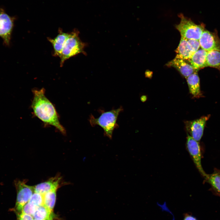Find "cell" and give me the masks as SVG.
I'll return each mask as SVG.
<instances>
[{
  "mask_svg": "<svg viewBox=\"0 0 220 220\" xmlns=\"http://www.w3.org/2000/svg\"><path fill=\"white\" fill-rule=\"evenodd\" d=\"M33 93L31 106L34 115L44 123L54 127L65 134V130L60 123L55 107L46 96L44 89H34Z\"/></svg>",
  "mask_w": 220,
  "mask_h": 220,
  "instance_id": "obj_1",
  "label": "cell"
},
{
  "mask_svg": "<svg viewBox=\"0 0 220 220\" xmlns=\"http://www.w3.org/2000/svg\"><path fill=\"white\" fill-rule=\"evenodd\" d=\"M123 110L122 106L116 109L105 112L100 110L101 115L97 118H95L92 114L90 116L89 121L92 127L97 125L101 127L104 130V135L112 139L114 130L119 127L116 123L119 113Z\"/></svg>",
  "mask_w": 220,
  "mask_h": 220,
  "instance_id": "obj_2",
  "label": "cell"
},
{
  "mask_svg": "<svg viewBox=\"0 0 220 220\" xmlns=\"http://www.w3.org/2000/svg\"><path fill=\"white\" fill-rule=\"evenodd\" d=\"M85 43L82 42L79 37V32L74 30L69 33L66 40L60 56V66H63L65 61L80 53H84Z\"/></svg>",
  "mask_w": 220,
  "mask_h": 220,
  "instance_id": "obj_3",
  "label": "cell"
},
{
  "mask_svg": "<svg viewBox=\"0 0 220 220\" xmlns=\"http://www.w3.org/2000/svg\"><path fill=\"white\" fill-rule=\"evenodd\" d=\"M179 16L181 20L175 27L180 33L181 36L187 39L199 40L205 30L204 25L196 24L182 14H180Z\"/></svg>",
  "mask_w": 220,
  "mask_h": 220,
  "instance_id": "obj_4",
  "label": "cell"
},
{
  "mask_svg": "<svg viewBox=\"0 0 220 220\" xmlns=\"http://www.w3.org/2000/svg\"><path fill=\"white\" fill-rule=\"evenodd\" d=\"M15 185L17 197L14 211L16 214L20 213L24 206L29 201L34 193V186L27 185L25 181L17 180Z\"/></svg>",
  "mask_w": 220,
  "mask_h": 220,
  "instance_id": "obj_5",
  "label": "cell"
},
{
  "mask_svg": "<svg viewBox=\"0 0 220 220\" xmlns=\"http://www.w3.org/2000/svg\"><path fill=\"white\" fill-rule=\"evenodd\" d=\"M16 20V17L10 16L3 8H0V37L7 46L10 44Z\"/></svg>",
  "mask_w": 220,
  "mask_h": 220,
  "instance_id": "obj_6",
  "label": "cell"
},
{
  "mask_svg": "<svg viewBox=\"0 0 220 220\" xmlns=\"http://www.w3.org/2000/svg\"><path fill=\"white\" fill-rule=\"evenodd\" d=\"M210 116V115H209L196 120L185 122L186 129L188 134L199 142L203 135L206 123Z\"/></svg>",
  "mask_w": 220,
  "mask_h": 220,
  "instance_id": "obj_7",
  "label": "cell"
},
{
  "mask_svg": "<svg viewBox=\"0 0 220 220\" xmlns=\"http://www.w3.org/2000/svg\"><path fill=\"white\" fill-rule=\"evenodd\" d=\"M186 146L196 167L200 174L204 178L206 177L207 174L205 172L202 167L201 163V152L199 142L196 141L188 134Z\"/></svg>",
  "mask_w": 220,
  "mask_h": 220,
  "instance_id": "obj_8",
  "label": "cell"
},
{
  "mask_svg": "<svg viewBox=\"0 0 220 220\" xmlns=\"http://www.w3.org/2000/svg\"><path fill=\"white\" fill-rule=\"evenodd\" d=\"M201 49L207 52L220 51V39L217 32H212L205 30L199 40Z\"/></svg>",
  "mask_w": 220,
  "mask_h": 220,
  "instance_id": "obj_9",
  "label": "cell"
},
{
  "mask_svg": "<svg viewBox=\"0 0 220 220\" xmlns=\"http://www.w3.org/2000/svg\"><path fill=\"white\" fill-rule=\"evenodd\" d=\"M167 65L175 68L186 79L191 74L197 72L188 61L175 57Z\"/></svg>",
  "mask_w": 220,
  "mask_h": 220,
  "instance_id": "obj_10",
  "label": "cell"
},
{
  "mask_svg": "<svg viewBox=\"0 0 220 220\" xmlns=\"http://www.w3.org/2000/svg\"><path fill=\"white\" fill-rule=\"evenodd\" d=\"M61 176L58 175L38 184L34 186V192L43 195L50 191L57 190L61 186Z\"/></svg>",
  "mask_w": 220,
  "mask_h": 220,
  "instance_id": "obj_11",
  "label": "cell"
},
{
  "mask_svg": "<svg viewBox=\"0 0 220 220\" xmlns=\"http://www.w3.org/2000/svg\"><path fill=\"white\" fill-rule=\"evenodd\" d=\"M186 79L189 92L193 97L199 98L203 97L200 90V79L197 72L191 74Z\"/></svg>",
  "mask_w": 220,
  "mask_h": 220,
  "instance_id": "obj_12",
  "label": "cell"
},
{
  "mask_svg": "<svg viewBox=\"0 0 220 220\" xmlns=\"http://www.w3.org/2000/svg\"><path fill=\"white\" fill-rule=\"evenodd\" d=\"M69 33L63 32L59 29L57 35L54 38H48L53 49V56L60 57L64 44L68 38Z\"/></svg>",
  "mask_w": 220,
  "mask_h": 220,
  "instance_id": "obj_13",
  "label": "cell"
},
{
  "mask_svg": "<svg viewBox=\"0 0 220 220\" xmlns=\"http://www.w3.org/2000/svg\"><path fill=\"white\" fill-rule=\"evenodd\" d=\"M207 53V51L202 49H199L192 55L188 61L196 71L206 67Z\"/></svg>",
  "mask_w": 220,
  "mask_h": 220,
  "instance_id": "obj_14",
  "label": "cell"
},
{
  "mask_svg": "<svg viewBox=\"0 0 220 220\" xmlns=\"http://www.w3.org/2000/svg\"><path fill=\"white\" fill-rule=\"evenodd\" d=\"M204 179L206 182L211 185L215 194L220 196V170L215 169L213 173L207 174Z\"/></svg>",
  "mask_w": 220,
  "mask_h": 220,
  "instance_id": "obj_15",
  "label": "cell"
},
{
  "mask_svg": "<svg viewBox=\"0 0 220 220\" xmlns=\"http://www.w3.org/2000/svg\"><path fill=\"white\" fill-rule=\"evenodd\" d=\"M33 217L34 219L38 220H54L55 215L53 211L43 205L37 207Z\"/></svg>",
  "mask_w": 220,
  "mask_h": 220,
  "instance_id": "obj_16",
  "label": "cell"
},
{
  "mask_svg": "<svg viewBox=\"0 0 220 220\" xmlns=\"http://www.w3.org/2000/svg\"><path fill=\"white\" fill-rule=\"evenodd\" d=\"M187 39L181 37L178 46L175 51L176 53L175 57L189 61L193 54L189 50L187 46Z\"/></svg>",
  "mask_w": 220,
  "mask_h": 220,
  "instance_id": "obj_17",
  "label": "cell"
},
{
  "mask_svg": "<svg viewBox=\"0 0 220 220\" xmlns=\"http://www.w3.org/2000/svg\"><path fill=\"white\" fill-rule=\"evenodd\" d=\"M206 66L215 68L220 71V51L213 50L207 52Z\"/></svg>",
  "mask_w": 220,
  "mask_h": 220,
  "instance_id": "obj_18",
  "label": "cell"
},
{
  "mask_svg": "<svg viewBox=\"0 0 220 220\" xmlns=\"http://www.w3.org/2000/svg\"><path fill=\"white\" fill-rule=\"evenodd\" d=\"M57 190L50 191L43 195V205L53 211L56 199Z\"/></svg>",
  "mask_w": 220,
  "mask_h": 220,
  "instance_id": "obj_19",
  "label": "cell"
},
{
  "mask_svg": "<svg viewBox=\"0 0 220 220\" xmlns=\"http://www.w3.org/2000/svg\"><path fill=\"white\" fill-rule=\"evenodd\" d=\"M187 46L189 51L193 54L200 47L199 40L194 39H187Z\"/></svg>",
  "mask_w": 220,
  "mask_h": 220,
  "instance_id": "obj_20",
  "label": "cell"
},
{
  "mask_svg": "<svg viewBox=\"0 0 220 220\" xmlns=\"http://www.w3.org/2000/svg\"><path fill=\"white\" fill-rule=\"evenodd\" d=\"M29 202L37 207L43 205V195L34 192L31 196Z\"/></svg>",
  "mask_w": 220,
  "mask_h": 220,
  "instance_id": "obj_21",
  "label": "cell"
},
{
  "mask_svg": "<svg viewBox=\"0 0 220 220\" xmlns=\"http://www.w3.org/2000/svg\"><path fill=\"white\" fill-rule=\"evenodd\" d=\"M37 207L32 203L28 202L24 206L21 212L33 216Z\"/></svg>",
  "mask_w": 220,
  "mask_h": 220,
  "instance_id": "obj_22",
  "label": "cell"
},
{
  "mask_svg": "<svg viewBox=\"0 0 220 220\" xmlns=\"http://www.w3.org/2000/svg\"><path fill=\"white\" fill-rule=\"evenodd\" d=\"M16 215L17 220H33L34 219L33 216L21 212Z\"/></svg>",
  "mask_w": 220,
  "mask_h": 220,
  "instance_id": "obj_23",
  "label": "cell"
},
{
  "mask_svg": "<svg viewBox=\"0 0 220 220\" xmlns=\"http://www.w3.org/2000/svg\"><path fill=\"white\" fill-rule=\"evenodd\" d=\"M183 220H198L196 218L190 214L186 213L184 215Z\"/></svg>",
  "mask_w": 220,
  "mask_h": 220,
  "instance_id": "obj_24",
  "label": "cell"
},
{
  "mask_svg": "<svg viewBox=\"0 0 220 220\" xmlns=\"http://www.w3.org/2000/svg\"><path fill=\"white\" fill-rule=\"evenodd\" d=\"M146 97L145 96H142L141 97V100L142 101H145L146 100Z\"/></svg>",
  "mask_w": 220,
  "mask_h": 220,
  "instance_id": "obj_25",
  "label": "cell"
},
{
  "mask_svg": "<svg viewBox=\"0 0 220 220\" xmlns=\"http://www.w3.org/2000/svg\"><path fill=\"white\" fill-rule=\"evenodd\" d=\"M33 220H36V219H33Z\"/></svg>",
  "mask_w": 220,
  "mask_h": 220,
  "instance_id": "obj_26",
  "label": "cell"
}]
</instances>
